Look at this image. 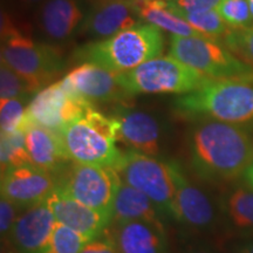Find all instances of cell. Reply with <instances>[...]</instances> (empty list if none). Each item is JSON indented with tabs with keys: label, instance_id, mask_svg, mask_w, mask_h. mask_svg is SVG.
I'll use <instances>...</instances> for the list:
<instances>
[{
	"label": "cell",
	"instance_id": "obj_1",
	"mask_svg": "<svg viewBox=\"0 0 253 253\" xmlns=\"http://www.w3.org/2000/svg\"><path fill=\"white\" fill-rule=\"evenodd\" d=\"M188 147L196 175L210 183L235 181L253 162V132L244 125L197 120Z\"/></svg>",
	"mask_w": 253,
	"mask_h": 253
},
{
	"label": "cell",
	"instance_id": "obj_2",
	"mask_svg": "<svg viewBox=\"0 0 253 253\" xmlns=\"http://www.w3.org/2000/svg\"><path fill=\"white\" fill-rule=\"evenodd\" d=\"M182 118L246 125L253 121V74L210 80L173 101Z\"/></svg>",
	"mask_w": 253,
	"mask_h": 253
},
{
	"label": "cell",
	"instance_id": "obj_3",
	"mask_svg": "<svg viewBox=\"0 0 253 253\" xmlns=\"http://www.w3.org/2000/svg\"><path fill=\"white\" fill-rule=\"evenodd\" d=\"M164 46L160 28L141 23L115 36L87 43L75 52V58L114 73H123L162 54Z\"/></svg>",
	"mask_w": 253,
	"mask_h": 253
},
{
	"label": "cell",
	"instance_id": "obj_4",
	"mask_svg": "<svg viewBox=\"0 0 253 253\" xmlns=\"http://www.w3.org/2000/svg\"><path fill=\"white\" fill-rule=\"evenodd\" d=\"M63 149L73 163L114 168L122 154L116 147L118 122L90 106L82 118L58 131Z\"/></svg>",
	"mask_w": 253,
	"mask_h": 253
},
{
	"label": "cell",
	"instance_id": "obj_5",
	"mask_svg": "<svg viewBox=\"0 0 253 253\" xmlns=\"http://www.w3.org/2000/svg\"><path fill=\"white\" fill-rule=\"evenodd\" d=\"M1 61L27 82L32 93L49 86L62 67L59 52L21 33L4 12L1 13Z\"/></svg>",
	"mask_w": 253,
	"mask_h": 253
},
{
	"label": "cell",
	"instance_id": "obj_6",
	"mask_svg": "<svg viewBox=\"0 0 253 253\" xmlns=\"http://www.w3.org/2000/svg\"><path fill=\"white\" fill-rule=\"evenodd\" d=\"M212 79L171 56H157L137 67L119 73L128 96L136 94H186Z\"/></svg>",
	"mask_w": 253,
	"mask_h": 253
},
{
	"label": "cell",
	"instance_id": "obj_7",
	"mask_svg": "<svg viewBox=\"0 0 253 253\" xmlns=\"http://www.w3.org/2000/svg\"><path fill=\"white\" fill-rule=\"evenodd\" d=\"M169 56L212 80L253 74L251 66L237 58L219 40L211 38L171 36Z\"/></svg>",
	"mask_w": 253,
	"mask_h": 253
},
{
	"label": "cell",
	"instance_id": "obj_8",
	"mask_svg": "<svg viewBox=\"0 0 253 253\" xmlns=\"http://www.w3.org/2000/svg\"><path fill=\"white\" fill-rule=\"evenodd\" d=\"M114 169L123 183L147 195L166 219L172 218L175 186L169 160L128 150Z\"/></svg>",
	"mask_w": 253,
	"mask_h": 253
},
{
	"label": "cell",
	"instance_id": "obj_9",
	"mask_svg": "<svg viewBox=\"0 0 253 253\" xmlns=\"http://www.w3.org/2000/svg\"><path fill=\"white\" fill-rule=\"evenodd\" d=\"M121 178L114 168L73 163L58 175L56 190L94 210L112 216Z\"/></svg>",
	"mask_w": 253,
	"mask_h": 253
},
{
	"label": "cell",
	"instance_id": "obj_10",
	"mask_svg": "<svg viewBox=\"0 0 253 253\" xmlns=\"http://www.w3.org/2000/svg\"><path fill=\"white\" fill-rule=\"evenodd\" d=\"M93 104L84 100L77 91H73L62 80L36 93L26 110L27 126L36 125L59 131L69 122L82 118Z\"/></svg>",
	"mask_w": 253,
	"mask_h": 253
},
{
	"label": "cell",
	"instance_id": "obj_11",
	"mask_svg": "<svg viewBox=\"0 0 253 253\" xmlns=\"http://www.w3.org/2000/svg\"><path fill=\"white\" fill-rule=\"evenodd\" d=\"M175 186L172 219L195 231H210L218 223L220 209L203 189L191 181L181 164L169 160Z\"/></svg>",
	"mask_w": 253,
	"mask_h": 253
},
{
	"label": "cell",
	"instance_id": "obj_12",
	"mask_svg": "<svg viewBox=\"0 0 253 253\" xmlns=\"http://www.w3.org/2000/svg\"><path fill=\"white\" fill-rule=\"evenodd\" d=\"M113 118L118 122V141L129 150L162 157L166 153L169 130L166 122L153 112L120 107Z\"/></svg>",
	"mask_w": 253,
	"mask_h": 253
},
{
	"label": "cell",
	"instance_id": "obj_13",
	"mask_svg": "<svg viewBox=\"0 0 253 253\" xmlns=\"http://www.w3.org/2000/svg\"><path fill=\"white\" fill-rule=\"evenodd\" d=\"M56 185V175L32 163L1 171V197L21 209L46 202Z\"/></svg>",
	"mask_w": 253,
	"mask_h": 253
},
{
	"label": "cell",
	"instance_id": "obj_14",
	"mask_svg": "<svg viewBox=\"0 0 253 253\" xmlns=\"http://www.w3.org/2000/svg\"><path fill=\"white\" fill-rule=\"evenodd\" d=\"M47 204L56 223L74 230L88 242L102 236L112 223L110 214L94 210L56 189L47 199Z\"/></svg>",
	"mask_w": 253,
	"mask_h": 253
},
{
	"label": "cell",
	"instance_id": "obj_15",
	"mask_svg": "<svg viewBox=\"0 0 253 253\" xmlns=\"http://www.w3.org/2000/svg\"><path fill=\"white\" fill-rule=\"evenodd\" d=\"M56 219L46 202L24 209L11 231L8 242L18 253H42L55 229Z\"/></svg>",
	"mask_w": 253,
	"mask_h": 253
},
{
	"label": "cell",
	"instance_id": "obj_16",
	"mask_svg": "<svg viewBox=\"0 0 253 253\" xmlns=\"http://www.w3.org/2000/svg\"><path fill=\"white\" fill-rule=\"evenodd\" d=\"M106 233L119 253H169L164 223L147 220L110 223Z\"/></svg>",
	"mask_w": 253,
	"mask_h": 253
},
{
	"label": "cell",
	"instance_id": "obj_17",
	"mask_svg": "<svg viewBox=\"0 0 253 253\" xmlns=\"http://www.w3.org/2000/svg\"><path fill=\"white\" fill-rule=\"evenodd\" d=\"M66 80L89 103L120 102L128 97L119 81V73L84 62L66 75Z\"/></svg>",
	"mask_w": 253,
	"mask_h": 253
},
{
	"label": "cell",
	"instance_id": "obj_18",
	"mask_svg": "<svg viewBox=\"0 0 253 253\" xmlns=\"http://www.w3.org/2000/svg\"><path fill=\"white\" fill-rule=\"evenodd\" d=\"M134 0H101L82 23V31L94 39H108L141 24Z\"/></svg>",
	"mask_w": 253,
	"mask_h": 253
},
{
	"label": "cell",
	"instance_id": "obj_19",
	"mask_svg": "<svg viewBox=\"0 0 253 253\" xmlns=\"http://www.w3.org/2000/svg\"><path fill=\"white\" fill-rule=\"evenodd\" d=\"M25 131L32 164L58 177L69 163L59 132L36 125L27 126Z\"/></svg>",
	"mask_w": 253,
	"mask_h": 253
},
{
	"label": "cell",
	"instance_id": "obj_20",
	"mask_svg": "<svg viewBox=\"0 0 253 253\" xmlns=\"http://www.w3.org/2000/svg\"><path fill=\"white\" fill-rule=\"evenodd\" d=\"M84 20L77 0H45L38 14V24L47 38L54 41L68 39Z\"/></svg>",
	"mask_w": 253,
	"mask_h": 253
},
{
	"label": "cell",
	"instance_id": "obj_21",
	"mask_svg": "<svg viewBox=\"0 0 253 253\" xmlns=\"http://www.w3.org/2000/svg\"><path fill=\"white\" fill-rule=\"evenodd\" d=\"M166 217L151 199L121 181L113 204L112 223L147 220L164 223Z\"/></svg>",
	"mask_w": 253,
	"mask_h": 253
},
{
	"label": "cell",
	"instance_id": "obj_22",
	"mask_svg": "<svg viewBox=\"0 0 253 253\" xmlns=\"http://www.w3.org/2000/svg\"><path fill=\"white\" fill-rule=\"evenodd\" d=\"M219 209L232 229L253 236V188L246 183L233 186L223 195Z\"/></svg>",
	"mask_w": 253,
	"mask_h": 253
},
{
	"label": "cell",
	"instance_id": "obj_23",
	"mask_svg": "<svg viewBox=\"0 0 253 253\" xmlns=\"http://www.w3.org/2000/svg\"><path fill=\"white\" fill-rule=\"evenodd\" d=\"M134 2L142 21L169 32L171 36L204 37L173 13L166 0H134Z\"/></svg>",
	"mask_w": 253,
	"mask_h": 253
},
{
	"label": "cell",
	"instance_id": "obj_24",
	"mask_svg": "<svg viewBox=\"0 0 253 253\" xmlns=\"http://www.w3.org/2000/svg\"><path fill=\"white\" fill-rule=\"evenodd\" d=\"M169 8L176 15L186 21L190 26L194 27L196 31H198L207 38L220 40L231 30L225 21L221 19L217 9H210V11L204 12H185L172 8L170 6Z\"/></svg>",
	"mask_w": 253,
	"mask_h": 253
},
{
	"label": "cell",
	"instance_id": "obj_25",
	"mask_svg": "<svg viewBox=\"0 0 253 253\" xmlns=\"http://www.w3.org/2000/svg\"><path fill=\"white\" fill-rule=\"evenodd\" d=\"M1 171L8 168L32 163L26 145V131L17 130L11 134H1L0 144Z\"/></svg>",
	"mask_w": 253,
	"mask_h": 253
},
{
	"label": "cell",
	"instance_id": "obj_26",
	"mask_svg": "<svg viewBox=\"0 0 253 253\" xmlns=\"http://www.w3.org/2000/svg\"><path fill=\"white\" fill-rule=\"evenodd\" d=\"M88 240L74 230L56 223L48 244L42 253H80Z\"/></svg>",
	"mask_w": 253,
	"mask_h": 253
},
{
	"label": "cell",
	"instance_id": "obj_27",
	"mask_svg": "<svg viewBox=\"0 0 253 253\" xmlns=\"http://www.w3.org/2000/svg\"><path fill=\"white\" fill-rule=\"evenodd\" d=\"M27 106L26 99H7L0 101L1 134H11L17 130H24Z\"/></svg>",
	"mask_w": 253,
	"mask_h": 253
},
{
	"label": "cell",
	"instance_id": "obj_28",
	"mask_svg": "<svg viewBox=\"0 0 253 253\" xmlns=\"http://www.w3.org/2000/svg\"><path fill=\"white\" fill-rule=\"evenodd\" d=\"M216 9L232 30L253 27V17L248 0H221Z\"/></svg>",
	"mask_w": 253,
	"mask_h": 253
},
{
	"label": "cell",
	"instance_id": "obj_29",
	"mask_svg": "<svg viewBox=\"0 0 253 253\" xmlns=\"http://www.w3.org/2000/svg\"><path fill=\"white\" fill-rule=\"evenodd\" d=\"M221 42L243 62L253 68V27L237 28L227 32Z\"/></svg>",
	"mask_w": 253,
	"mask_h": 253
},
{
	"label": "cell",
	"instance_id": "obj_30",
	"mask_svg": "<svg viewBox=\"0 0 253 253\" xmlns=\"http://www.w3.org/2000/svg\"><path fill=\"white\" fill-rule=\"evenodd\" d=\"M30 94H33L24 80L17 72L8 65L1 61L0 66V97L7 99H27Z\"/></svg>",
	"mask_w": 253,
	"mask_h": 253
},
{
	"label": "cell",
	"instance_id": "obj_31",
	"mask_svg": "<svg viewBox=\"0 0 253 253\" xmlns=\"http://www.w3.org/2000/svg\"><path fill=\"white\" fill-rule=\"evenodd\" d=\"M23 209L12 203L11 201L1 197L0 201V233H1V242L7 240L13 229L14 223L17 221L19 214Z\"/></svg>",
	"mask_w": 253,
	"mask_h": 253
},
{
	"label": "cell",
	"instance_id": "obj_32",
	"mask_svg": "<svg viewBox=\"0 0 253 253\" xmlns=\"http://www.w3.org/2000/svg\"><path fill=\"white\" fill-rule=\"evenodd\" d=\"M172 8L185 12H204L216 9L221 0H166Z\"/></svg>",
	"mask_w": 253,
	"mask_h": 253
},
{
	"label": "cell",
	"instance_id": "obj_33",
	"mask_svg": "<svg viewBox=\"0 0 253 253\" xmlns=\"http://www.w3.org/2000/svg\"><path fill=\"white\" fill-rule=\"evenodd\" d=\"M176 253H216L212 246L198 238H183L177 246Z\"/></svg>",
	"mask_w": 253,
	"mask_h": 253
},
{
	"label": "cell",
	"instance_id": "obj_34",
	"mask_svg": "<svg viewBox=\"0 0 253 253\" xmlns=\"http://www.w3.org/2000/svg\"><path fill=\"white\" fill-rule=\"evenodd\" d=\"M80 253H119V251L113 240L104 232L99 238L88 243Z\"/></svg>",
	"mask_w": 253,
	"mask_h": 253
},
{
	"label": "cell",
	"instance_id": "obj_35",
	"mask_svg": "<svg viewBox=\"0 0 253 253\" xmlns=\"http://www.w3.org/2000/svg\"><path fill=\"white\" fill-rule=\"evenodd\" d=\"M237 253H253V236L240 243Z\"/></svg>",
	"mask_w": 253,
	"mask_h": 253
},
{
	"label": "cell",
	"instance_id": "obj_36",
	"mask_svg": "<svg viewBox=\"0 0 253 253\" xmlns=\"http://www.w3.org/2000/svg\"><path fill=\"white\" fill-rule=\"evenodd\" d=\"M243 178H244V182L246 183V184L251 186V188H253V162L250 164V167L246 169Z\"/></svg>",
	"mask_w": 253,
	"mask_h": 253
},
{
	"label": "cell",
	"instance_id": "obj_37",
	"mask_svg": "<svg viewBox=\"0 0 253 253\" xmlns=\"http://www.w3.org/2000/svg\"><path fill=\"white\" fill-rule=\"evenodd\" d=\"M1 253H18V252L15 251V249L11 244H9L8 242H2Z\"/></svg>",
	"mask_w": 253,
	"mask_h": 253
},
{
	"label": "cell",
	"instance_id": "obj_38",
	"mask_svg": "<svg viewBox=\"0 0 253 253\" xmlns=\"http://www.w3.org/2000/svg\"><path fill=\"white\" fill-rule=\"evenodd\" d=\"M21 1L25 2V4H37V2L45 1V0H21Z\"/></svg>",
	"mask_w": 253,
	"mask_h": 253
},
{
	"label": "cell",
	"instance_id": "obj_39",
	"mask_svg": "<svg viewBox=\"0 0 253 253\" xmlns=\"http://www.w3.org/2000/svg\"><path fill=\"white\" fill-rule=\"evenodd\" d=\"M249 2V6H250V11H251V14L253 17V0H248Z\"/></svg>",
	"mask_w": 253,
	"mask_h": 253
}]
</instances>
